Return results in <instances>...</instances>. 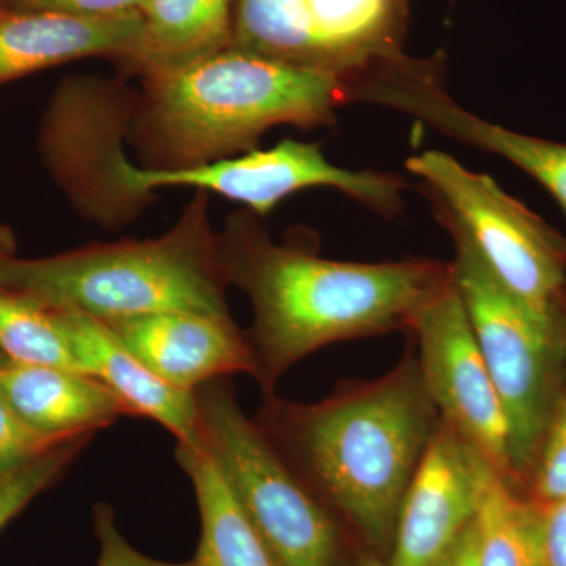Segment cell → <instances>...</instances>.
I'll list each match as a JSON object with an SVG mask.
<instances>
[{
	"mask_svg": "<svg viewBox=\"0 0 566 566\" xmlns=\"http://www.w3.org/2000/svg\"><path fill=\"white\" fill-rule=\"evenodd\" d=\"M218 259L229 285L251 300L255 379L273 397L283 374L337 342L411 331L417 314L453 281L436 260L356 263L275 244L251 210L227 216Z\"/></svg>",
	"mask_w": 566,
	"mask_h": 566,
	"instance_id": "1",
	"label": "cell"
},
{
	"mask_svg": "<svg viewBox=\"0 0 566 566\" xmlns=\"http://www.w3.org/2000/svg\"><path fill=\"white\" fill-rule=\"evenodd\" d=\"M255 423L324 504L379 553L439 423L417 357L374 381L342 382L316 403L264 398Z\"/></svg>",
	"mask_w": 566,
	"mask_h": 566,
	"instance_id": "2",
	"label": "cell"
},
{
	"mask_svg": "<svg viewBox=\"0 0 566 566\" xmlns=\"http://www.w3.org/2000/svg\"><path fill=\"white\" fill-rule=\"evenodd\" d=\"M345 77L227 48L142 80L128 144L142 169L181 170L256 150L274 126H334Z\"/></svg>",
	"mask_w": 566,
	"mask_h": 566,
	"instance_id": "3",
	"label": "cell"
},
{
	"mask_svg": "<svg viewBox=\"0 0 566 566\" xmlns=\"http://www.w3.org/2000/svg\"><path fill=\"white\" fill-rule=\"evenodd\" d=\"M208 211V192L197 189L172 229L155 240L85 245L46 259L0 260V292L99 322L156 312L230 315V285Z\"/></svg>",
	"mask_w": 566,
	"mask_h": 566,
	"instance_id": "4",
	"label": "cell"
},
{
	"mask_svg": "<svg viewBox=\"0 0 566 566\" xmlns=\"http://www.w3.org/2000/svg\"><path fill=\"white\" fill-rule=\"evenodd\" d=\"M449 233L453 279L509 422L513 475L516 485L528 483L566 378V312L532 307L491 273L464 237Z\"/></svg>",
	"mask_w": 566,
	"mask_h": 566,
	"instance_id": "5",
	"label": "cell"
},
{
	"mask_svg": "<svg viewBox=\"0 0 566 566\" xmlns=\"http://www.w3.org/2000/svg\"><path fill=\"white\" fill-rule=\"evenodd\" d=\"M200 434L274 566H342L329 509L244 415L227 378L197 387Z\"/></svg>",
	"mask_w": 566,
	"mask_h": 566,
	"instance_id": "6",
	"label": "cell"
},
{
	"mask_svg": "<svg viewBox=\"0 0 566 566\" xmlns=\"http://www.w3.org/2000/svg\"><path fill=\"white\" fill-rule=\"evenodd\" d=\"M139 91L122 80L70 76L52 92L40 123L39 153L77 214L120 230L155 202L129 180L125 155Z\"/></svg>",
	"mask_w": 566,
	"mask_h": 566,
	"instance_id": "7",
	"label": "cell"
},
{
	"mask_svg": "<svg viewBox=\"0 0 566 566\" xmlns=\"http://www.w3.org/2000/svg\"><path fill=\"white\" fill-rule=\"evenodd\" d=\"M406 169L422 180L439 222L479 253L510 292L547 314L566 312V238L485 174L428 150Z\"/></svg>",
	"mask_w": 566,
	"mask_h": 566,
	"instance_id": "8",
	"label": "cell"
},
{
	"mask_svg": "<svg viewBox=\"0 0 566 566\" xmlns=\"http://www.w3.org/2000/svg\"><path fill=\"white\" fill-rule=\"evenodd\" d=\"M136 188H196L216 192L264 219L286 197L311 188H333L376 214L394 218L403 212L405 178L371 170H348L327 161L318 144L282 140L270 150L181 170H150L129 166Z\"/></svg>",
	"mask_w": 566,
	"mask_h": 566,
	"instance_id": "9",
	"label": "cell"
},
{
	"mask_svg": "<svg viewBox=\"0 0 566 566\" xmlns=\"http://www.w3.org/2000/svg\"><path fill=\"white\" fill-rule=\"evenodd\" d=\"M409 333L439 419L516 486L504 406L480 352L455 279L417 314Z\"/></svg>",
	"mask_w": 566,
	"mask_h": 566,
	"instance_id": "10",
	"label": "cell"
},
{
	"mask_svg": "<svg viewBox=\"0 0 566 566\" xmlns=\"http://www.w3.org/2000/svg\"><path fill=\"white\" fill-rule=\"evenodd\" d=\"M494 469L439 419L406 490L389 566H436L474 521Z\"/></svg>",
	"mask_w": 566,
	"mask_h": 566,
	"instance_id": "11",
	"label": "cell"
},
{
	"mask_svg": "<svg viewBox=\"0 0 566 566\" xmlns=\"http://www.w3.org/2000/svg\"><path fill=\"white\" fill-rule=\"evenodd\" d=\"M378 103L450 139L501 156L538 181L566 216V142L513 132L464 109L447 91L444 63L422 61L397 71L379 87Z\"/></svg>",
	"mask_w": 566,
	"mask_h": 566,
	"instance_id": "12",
	"label": "cell"
},
{
	"mask_svg": "<svg viewBox=\"0 0 566 566\" xmlns=\"http://www.w3.org/2000/svg\"><path fill=\"white\" fill-rule=\"evenodd\" d=\"M103 323L164 381L182 390L193 392L234 374L255 378L251 340L230 315L156 312Z\"/></svg>",
	"mask_w": 566,
	"mask_h": 566,
	"instance_id": "13",
	"label": "cell"
},
{
	"mask_svg": "<svg viewBox=\"0 0 566 566\" xmlns=\"http://www.w3.org/2000/svg\"><path fill=\"white\" fill-rule=\"evenodd\" d=\"M142 31V11L71 17L0 9V87L80 59L120 61L137 46Z\"/></svg>",
	"mask_w": 566,
	"mask_h": 566,
	"instance_id": "14",
	"label": "cell"
},
{
	"mask_svg": "<svg viewBox=\"0 0 566 566\" xmlns=\"http://www.w3.org/2000/svg\"><path fill=\"white\" fill-rule=\"evenodd\" d=\"M82 371L120 398L129 416L147 417L175 436L178 446L202 449L196 395L169 385L134 356L111 327L91 316L59 312Z\"/></svg>",
	"mask_w": 566,
	"mask_h": 566,
	"instance_id": "15",
	"label": "cell"
},
{
	"mask_svg": "<svg viewBox=\"0 0 566 566\" xmlns=\"http://www.w3.org/2000/svg\"><path fill=\"white\" fill-rule=\"evenodd\" d=\"M0 395L36 433L52 441L93 436L128 409L98 379L52 365L0 364Z\"/></svg>",
	"mask_w": 566,
	"mask_h": 566,
	"instance_id": "16",
	"label": "cell"
},
{
	"mask_svg": "<svg viewBox=\"0 0 566 566\" xmlns=\"http://www.w3.org/2000/svg\"><path fill=\"white\" fill-rule=\"evenodd\" d=\"M237 0H145L139 43L117 61L144 77L180 69L230 48Z\"/></svg>",
	"mask_w": 566,
	"mask_h": 566,
	"instance_id": "17",
	"label": "cell"
},
{
	"mask_svg": "<svg viewBox=\"0 0 566 566\" xmlns=\"http://www.w3.org/2000/svg\"><path fill=\"white\" fill-rule=\"evenodd\" d=\"M335 73H357L405 52L409 0H304Z\"/></svg>",
	"mask_w": 566,
	"mask_h": 566,
	"instance_id": "18",
	"label": "cell"
},
{
	"mask_svg": "<svg viewBox=\"0 0 566 566\" xmlns=\"http://www.w3.org/2000/svg\"><path fill=\"white\" fill-rule=\"evenodd\" d=\"M175 458L191 480L199 506L200 539L193 566H274L207 450L177 444Z\"/></svg>",
	"mask_w": 566,
	"mask_h": 566,
	"instance_id": "19",
	"label": "cell"
},
{
	"mask_svg": "<svg viewBox=\"0 0 566 566\" xmlns=\"http://www.w3.org/2000/svg\"><path fill=\"white\" fill-rule=\"evenodd\" d=\"M230 48L283 65L337 74L304 0H237Z\"/></svg>",
	"mask_w": 566,
	"mask_h": 566,
	"instance_id": "20",
	"label": "cell"
},
{
	"mask_svg": "<svg viewBox=\"0 0 566 566\" xmlns=\"http://www.w3.org/2000/svg\"><path fill=\"white\" fill-rule=\"evenodd\" d=\"M476 566H542L543 505L494 472L474 517Z\"/></svg>",
	"mask_w": 566,
	"mask_h": 566,
	"instance_id": "21",
	"label": "cell"
},
{
	"mask_svg": "<svg viewBox=\"0 0 566 566\" xmlns=\"http://www.w3.org/2000/svg\"><path fill=\"white\" fill-rule=\"evenodd\" d=\"M0 353L13 363L84 374L62 315L6 292H0Z\"/></svg>",
	"mask_w": 566,
	"mask_h": 566,
	"instance_id": "22",
	"label": "cell"
},
{
	"mask_svg": "<svg viewBox=\"0 0 566 566\" xmlns=\"http://www.w3.org/2000/svg\"><path fill=\"white\" fill-rule=\"evenodd\" d=\"M91 439L92 436H84L63 442L13 474L0 479V532L63 474Z\"/></svg>",
	"mask_w": 566,
	"mask_h": 566,
	"instance_id": "23",
	"label": "cell"
},
{
	"mask_svg": "<svg viewBox=\"0 0 566 566\" xmlns=\"http://www.w3.org/2000/svg\"><path fill=\"white\" fill-rule=\"evenodd\" d=\"M528 485L531 493L527 495L536 504H549L566 495V378Z\"/></svg>",
	"mask_w": 566,
	"mask_h": 566,
	"instance_id": "24",
	"label": "cell"
},
{
	"mask_svg": "<svg viewBox=\"0 0 566 566\" xmlns=\"http://www.w3.org/2000/svg\"><path fill=\"white\" fill-rule=\"evenodd\" d=\"M63 442L52 441L32 430L0 395V479L13 474Z\"/></svg>",
	"mask_w": 566,
	"mask_h": 566,
	"instance_id": "25",
	"label": "cell"
},
{
	"mask_svg": "<svg viewBox=\"0 0 566 566\" xmlns=\"http://www.w3.org/2000/svg\"><path fill=\"white\" fill-rule=\"evenodd\" d=\"M93 532L98 542L96 566H193V562H163L142 554L122 535L115 510L109 504L93 506Z\"/></svg>",
	"mask_w": 566,
	"mask_h": 566,
	"instance_id": "26",
	"label": "cell"
},
{
	"mask_svg": "<svg viewBox=\"0 0 566 566\" xmlns=\"http://www.w3.org/2000/svg\"><path fill=\"white\" fill-rule=\"evenodd\" d=\"M145 0H0V9L71 14V17H109L142 11Z\"/></svg>",
	"mask_w": 566,
	"mask_h": 566,
	"instance_id": "27",
	"label": "cell"
},
{
	"mask_svg": "<svg viewBox=\"0 0 566 566\" xmlns=\"http://www.w3.org/2000/svg\"><path fill=\"white\" fill-rule=\"evenodd\" d=\"M542 566H566V495L543 505Z\"/></svg>",
	"mask_w": 566,
	"mask_h": 566,
	"instance_id": "28",
	"label": "cell"
},
{
	"mask_svg": "<svg viewBox=\"0 0 566 566\" xmlns=\"http://www.w3.org/2000/svg\"><path fill=\"white\" fill-rule=\"evenodd\" d=\"M436 566H476V538L474 521L458 536Z\"/></svg>",
	"mask_w": 566,
	"mask_h": 566,
	"instance_id": "29",
	"label": "cell"
},
{
	"mask_svg": "<svg viewBox=\"0 0 566 566\" xmlns=\"http://www.w3.org/2000/svg\"><path fill=\"white\" fill-rule=\"evenodd\" d=\"M17 252V238L7 223L0 222V260L14 256Z\"/></svg>",
	"mask_w": 566,
	"mask_h": 566,
	"instance_id": "30",
	"label": "cell"
},
{
	"mask_svg": "<svg viewBox=\"0 0 566 566\" xmlns=\"http://www.w3.org/2000/svg\"><path fill=\"white\" fill-rule=\"evenodd\" d=\"M363 566H389V564L381 557H367L363 562Z\"/></svg>",
	"mask_w": 566,
	"mask_h": 566,
	"instance_id": "31",
	"label": "cell"
},
{
	"mask_svg": "<svg viewBox=\"0 0 566 566\" xmlns=\"http://www.w3.org/2000/svg\"><path fill=\"white\" fill-rule=\"evenodd\" d=\"M6 360H9V359H7V357L3 356L2 353H0V364L6 363Z\"/></svg>",
	"mask_w": 566,
	"mask_h": 566,
	"instance_id": "32",
	"label": "cell"
},
{
	"mask_svg": "<svg viewBox=\"0 0 566 566\" xmlns=\"http://www.w3.org/2000/svg\"><path fill=\"white\" fill-rule=\"evenodd\" d=\"M457 2H458V0H450V3H452V6H453V3H457Z\"/></svg>",
	"mask_w": 566,
	"mask_h": 566,
	"instance_id": "33",
	"label": "cell"
}]
</instances>
